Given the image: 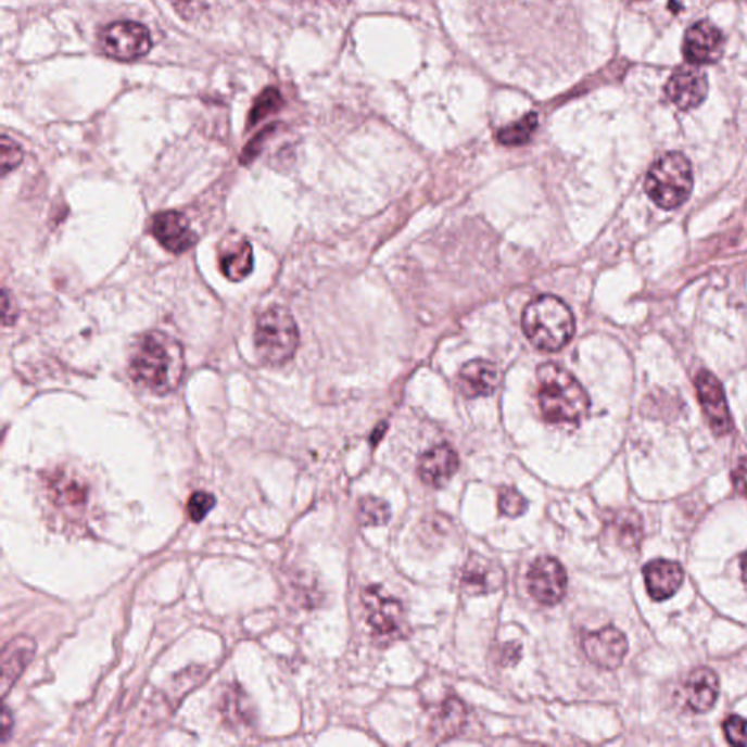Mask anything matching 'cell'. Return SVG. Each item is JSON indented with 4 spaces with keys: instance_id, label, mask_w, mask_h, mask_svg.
Here are the masks:
<instances>
[{
    "instance_id": "obj_1",
    "label": "cell",
    "mask_w": 747,
    "mask_h": 747,
    "mask_svg": "<svg viewBox=\"0 0 747 747\" xmlns=\"http://www.w3.org/2000/svg\"><path fill=\"white\" fill-rule=\"evenodd\" d=\"M186 371L181 343L163 332H148L131 351L129 372L135 383L155 394L177 390Z\"/></svg>"
},
{
    "instance_id": "obj_2",
    "label": "cell",
    "mask_w": 747,
    "mask_h": 747,
    "mask_svg": "<svg viewBox=\"0 0 747 747\" xmlns=\"http://www.w3.org/2000/svg\"><path fill=\"white\" fill-rule=\"evenodd\" d=\"M537 401L550 423H579L590 409V397L568 369L547 363L537 369Z\"/></svg>"
},
{
    "instance_id": "obj_3",
    "label": "cell",
    "mask_w": 747,
    "mask_h": 747,
    "mask_svg": "<svg viewBox=\"0 0 747 747\" xmlns=\"http://www.w3.org/2000/svg\"><path fill=\"white\" fill-rule=\"evenodd\" d=\"M523 330L537 350L556 352L574 337V314L558 296L542 295L526 307Z\"/></svg>"
},
{
    "instance_id": "obj_4",
    "label": "cell",
    "mask_w": 747,
    "mask_h": 747,
    "mask_svg": "<svg viewBox=\"0 0 747 747\" xmlns=\"http://www.w3.org/2000/svg\"><path fill=\"white\" fill-rule=\"evenodd\" d=\"M254 345L258 358L270 367H279L294 358L300 333L292 314L278 305L262 313L254 329Z\"/></svg>"
},
{
    "instance_id": "obj_5",
    "label": "cell",
    "mask_w": 747,
    "mask_h": 747,
    "mask_svg": "<svg viewBox=\"0 0 747 747\" xmlns=\"http://www.w3.org/2000/svg\"><path fill=\"white\" fill-rule=\"evenodd\" d=\"M694 189V174L689 160L681 152L661 156L649 168L645 192L657 206L672 211L689 199Z\"/></svg>"
},
{
    "instance_id": "obj_6",
    "label": "cell",
    "mask_w": 747,
    "mask_h": 747,
    "mask_svg": "<svg viewBox=\"0 0 747 747\" xmlns=\"http://www.w3.org/2000/svg\"><path fill=\"white\" fill-rule=\"evenodd\" d=\"M101 47L109 58L131 62L147 56L152 49V37L145 25L135 21H117L101 33Z\"/></svg>"
},
{
    "instance_id": "obj_7",
    "label": "cell",
    "mask_w": 747,
    "mask_h": 747,
    "mask_svg": "<svg viewBox=\"0 0 747 747\" xmlns=\"http://www.w3.org/2000/svg\"><path fill=\"white\" fill-rule=\"evenodd\" d=\"M367 622L379 635L392 636L402 630L403 606L396 598L384 592L381 585H368L360 594Z\"/></svg>"
},
{
    "instance_id": "obj_8",
    "label": "cell",
    "mask_w": 747,
    "mask_h": 747,
    "mask_svg": "<svg viewBox=\"0 0 747 747\" xmlns=\"http://www.w3.org/2000/svg\"><path fill=\"white\" fill-rule=\"evenodd\" d=\"M567 572L558 559L541 556L534 560L528 574V587L534 600L554 606L567 592Z\"/></svg>"
},
{
    "instance_id": "obj_9",
    "label": "cell",
    "mask_w": 747,
    "mask_h": 747,
    "mask_svg": "<svg viewBox=\"0 0 747 747\" xmlns=\"http://www.w3.org/2000/svg\"><path fill=\"white\" fill-rule=\"evenodd\" d=\"M585 656L597 668L618 669L628 653L626 636L615 626H605L600 631L588 632L581 640Z\"/></svg>"
},
{
    "instance_id": "obj_10",
    "label": "cell",
    "mask_w": 747,
    "mask_h": 747,
    "mask_svg": "<svg viewBox=\"0 0 747 747\" xmlns=\"http://www.w3.org/2000/svg\"><path fill=\"white\" fill-rule=\"evenodd\" d=\"M683 54L691 65H712L724 54V36L714 24L700 21L687 29Z\"/></svg>"
},
{
    "instance_id": "obj_11",
    "label": "cell",
    "mask_w": 747,
    "mask_h": 747,
    "mask_svg": "<svg viewBox=\"0 0 747 747\" xmlns=\"http://www.w3.org/2000/svg\"><path fill=\"white\" fill-rule=\"evenodd\" d=\"M695 385L700 406H702L704 414L710 420L712 431L717 435L729 434L733 430V422L727 401H725L723 385L717 380L714 374L710 371H700L696 376Z\"/></svg>"
},
{
    "instance_id": "obj_12",
    "label": "cell",
    "mask_w": 747,
    "mask_h": 747,
    "mask_svg": "<svg viewBox=\"0 0 747 747\" xmlns=\"http://www.w3.org/2000/svg\"><path fill=\"white\" fill-rule=\"evenodd\" d=\"M151 233L167 252L182 254L197 244L198 236L185 214L165 211L152 218Z\"/></svg>"
},
{
    "instance_id": "obj_13",
    "label": "cell",
    "mask_w": 747,
    "mask_h": 747,
    "mask_svg": "<svg viewBox=\"0 0 747 747\" xmlns=\"http://www.w3.org/2000/svg\"><path fill=\"white\" fill-rule=\"evenodd\" d=\"M505 580L507 575L499 562L486 556L472 554L463 567L460 584L463 592L472 596H483L498 592L504 587Z\"/></svg>"
},
{
    "instance_id": "obj_14",
    "label": "cell",
    "mask_w": 747,
    "mask_h": 747,
    "mask_svg": "<svg viewBox=\"0 0 747 747\" xmlns=\"http://www.w3.org/2000/svg\"><path fill=\"white\" fill-rule=\"evenodd\" d=\"M708 91L710 85L707 75L696 67H681L670 76L666 85L669 100L685 112L699 107L707 100Z\"/></svg>"
},
{
    "instance_id": "obj_15",
    "label": "cell",
    "mask_w": 747,
    "mask_h": 747,
    "mask_svg": "<svg viewBox=\"0 0 747 747\" xmlns=\"http://www.w3.org/2000/svg\"><path fill=\"white\" fill-rule=\"evenodd\" d=\"M36 651V641L28 635H16L3 645L2 660H0V666H2L0 689H2L3 698L12 689V686L20 681L21 674L31 663Z\"/></svg>"
},
{
    "instance_id": "obj_16",
    "label": "cell",
    "mask_w": 747,
    "mask_h": 747,
    "mask_svg": "<svg viewBox=\"0 0 747 747\" xmlns=\"http://www.w3.org/2000/svg\"><path fill=\"white\" fill-rule=\"evenodd\" d=\"M219 267L231 282H240L252 274L254 267L253 248L239 232H229L219 245Z\"/></svg>"
},
{
    "instance_id": "obj_17",
    "label": "cell",
    "mask_w": 747,
    "mask_h": 747,
    "mask_svg": "<svg viewBox=\"0 0 747 747\" xmlns=\"http://www.w3.org/2000/svg\"><path fill=\"white\" fill-rule=\"evenodd\" d=\"M460 458L448 444L436 445L419 458L418 473L428 486L441 488L457 473Z\"/></svg>"
},
{
    "instance_id": "obj_18",
    "label": "cell",
    "mask_w": 747,
    "mask_h": 747,
    "mask_svg": "<svg viewBox=\"0 0 747 747\" xmlns=\"http://www.w3.org/2000/svg\"><path fill=\"white\" fill-rule=\"evenodd\" d=\"M685 579L682 567L673 560H651L644 567L647 592L656 602H663L678 593Z\"/></svg>"
},
{
    "instance_id": "obj_19",
    "label": "cell",
    "mask_w": 747,
    "mask_h": 747,
    "mask_svg": "<svg viewBox=\"0 0 747 747\" xmlns=\"http://www.w3.org/2000/svg\"><path fill=\"white\" fill-rule=\"evenodd\" d=\"M458 383L466 397L491 396L498 385V368L491 360H469L458 374Z\"/></svg>"
},
{
    "instance_id": "obj_20",
    "label": "cell",
    "mask_w": 747,
    "mask_h": 747,
    "mask_svg": "<svg viewBox=\"0 0 747 747\" xmlns=\"http://www.w3.org/2000/svg\"><path fill=\"white\" fill-rule=\"evenodd\" d=\"M687 706L695 712H707L716 706L720 681L714 670L699 668L691 673L685 685Z\"/></svg>"
},
{
    "instance_id": "obj_21",
    "label": "cell",
    "mask_w": 747,
    "mask_h": 747,
    "mask_svg": "<svg viewBox=\"0 0 747 747\" xmlns=\"http://www.w3.org/2000/svg\"><path fill=\"white\" fill-rule=\"evenodd\" d=\"M467 710L465 704L456 696L445 699L439 714L432 721V734L439 740H448L461 732L466 724Z\"/></svg>"
},
{
    "instance_id": "obj_22",
    "label": "cell",
    "mask_w": 747,
    "mask_h": 747,
    "mask_svg": "<svg viewBox=\"0 0 747 747\" xmlns=\"http://www.w3.org/2000/svg\"><path fill=\"white\" fill-rule=\"evenodd\" d=\"M607 529L623 547H636L643 539V520L634 509H619L607 520Z\"/></svg>"
},
{
    "instance_id": "obj_23",
    "label": "cell",
    "mask_w": 747,
    "mask_h": 747,
    "mask_svg": "<svg viewBox=\"0 0 747 747\" xmlns=\"http://www.w3.org/2000/svg\"><path fill=\"white\" fill-rule=\"evenodd\" d=\"M539 126L537 113H528L520 121L511 123V125L503 127L496 134V139L499 143L507 147H520L530 142L534 131Z\"/></svg>"
},
{
    "instance_id": "obj_24",
    "label": "cell",
    "mask_w": 747,
    "mask_h": 747,
    "mask_svg": "<svg viewBox=\"0 0 747 747\" xmlns=\"http://www.w3.org/2000/svg\"><path fill=\"white\" fill-rule=\"evenodd\" d=\"M390 507L383 499L365 496L358 507V523L363 528H379L389 523Z\"/></svg>"
},
{
    "instance_id": "obj_25",
    "label": "cell",
    "mask_w": 747,
    "mask_h": 747,
    "mask_svg": "<svg viewBox=\"0 0 747 747\" xmlns=\"http://www.w3.org/2000/svg\"><path fill=\"white\" fill-rule=\"evenodd\" d=\"M283 105L282 96L278 89L274 87L266 88L261 96L254 101L252 110L249 114V127L256 126L257 123L265 121L267 116L280 110Z\"/></svg>"
},
{
    "instance_id": "obj_26",
    "label": "cell",
    "mask_w": 747,
    "mask_h": 747,
    "mask_svg": "<svg viewBox=\"0 0 747 747\" xmlns=\"http://www.w3.org/2000/svg\"><path fill=\"white\" fill-rule=\"evenodd\" d=\"M498 508L503 516L519 517L528 511L529 503L516 488H501L498 494Z\"/></svg>"
},
{
    "instance_id": "obj_27",
    "label": "cell",
    "mask_w": 747,
    "mask_h": 747,
    "mask_svg": "<svg viewBox=\"0 0 747 747\" xmlns=\"http://www.w3.org/2000/svg\"><path fill=\"white\" fill-rule=\"evenodd\" d=\"M215 505L216 498L214 495L210 494V492H194L189 501H187V516H189V519L192 520L193 523H201V521L206 519L207 514L214 509Z\"/></svg>"
},
{
    "instance_id": "obj_28",
    "label": "cell",
    "mask_w": 747,
    "mask_h": 747,
    "mask_svg": "<svg viewBox=\"0 0 747 747\" xmlns=\"http://www.w3.org/2000/svg\"><path fill=\"white\" fill-rule=\"evenodd\" d=\"M0 159H2V172L8 174L23 163L24 151L21 150V147L14 139L3 135L2 142H0Z\"/></svg>"
},
{
    "instance_id": "obj_29",
    "label": "cell",
    "mask_w": 747,
    "mask_h": 747,
    "mask_svg": "<svg viewBox=\"0 0 747 747\" xmlns=\"http://www.w3.org/2000/svg\"><path fill=\"white\" fill-rule=\"evenodd\" d=\"M727 740L734 746H747V720L742 717H730L724 723Z\"/></svg>"
},
{
    "instance_id": "obj_30",
    "label": "cell",
    "mask_w": 747,
    "mask_h": 747,
    "mask_svg": "<svg viewBox=\"0 0 747 747\" xmlns=\"http://www.w3.org/2000/svg\"><path fill=\"white\" fill-rule=\"evenodd\" d=\"M274 127L275 126L266 127L265 130L261 131V134H258L256 138H254L252 142L249 143V147L245 148L243 152V156H241V163L249 164L250 161L256 159L258 152H261L262 150L263 140L266 139L267 135H270L271 131H274Z\"/></svg>"
},
{
    "instance_id": "obj_31",
    "label": "cell",
    "mask_w": 747,
    "mask_h": 747,
    "mask_svg": "<svg viewBox=\"0 0 747 747\" xmlns=\"http://www.w3.org/2000/svg\"><path fill=\"white\" fill-rule=\"evenodd\" d=\"M733 483L742 495L747 496V457L742 458L736 469H734Z\"/></svg>"
},
{
    "instance_id": "obj_32",
    "label": "cell",
    "mask_w": 747,
    "mask_h": 747,
    "mask_svg": "<svg viewBox=\"0 0 747 747\" xmlns=\"http://www.w3.org/2000/svg\"><path fill=\"white\" fill-rule=\"evenodd\" d=\"M0 723H2L0 736H2V743H7L12 736V730H14V717H12L10 708L3 707L2 720H0Z\"/></svg>"
},
{
    "instance_id": "obj_33",
    "label": "cell",
    "mask_w": 747,
    "mask_h": 747,
    "mask_svg": "<svg viewBox=\"0 0 747 747\" xmlns=\"http://www.w3.org/2000/svg\"><path fill=\"white\" fill-rule=\"evenodd\" d=\"M198 0H172L174 8L178 11V14L185 15L186 18H190L192 14V8Z\"/></svg>"
},
{
    "instance_id": "obj_34",
    "label": "cell",
    "mask_w": 747,
    "mask_h": 747,
    "mask_svg": "<svg viewBox=\"0 0 747 747\" xmlns=\"http://www.w3.org/2000/svg\"><path fill=\"white\" fill-rule=\"evenodd\" d=\"M742 571H743V577H745V580H747V554L743 556L742 559Z\"/></svg>"
}]
</instances>
